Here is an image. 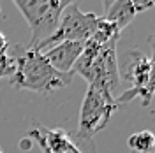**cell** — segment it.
<instances>
[{"instance_id": "obj_12", "label": "cell", "mask_w": 155, "mask_h": 153, "mask_svg": "<svg viewBox=\"0 0 155 153\" xmlns=\"http://www.w3.org/2000/svg\"><path fill=\"white\" fill-rule=\"evenodd\" d=\"M7 46H9V42H7V39H5V35L0 32V53H4L5 49H7Z\"/></svg>"}, {"instance_id": "obj_3", "label": "cell", "mask_w": 155, "mask_h": 153, "mask_svg": "<svg viewBox=\"0 0 155 153\" xmlns=\"http://www.w3.org/2000/svg\"><path fill=\"white\" fill-rule=\"evenodd\" d=\"M99 19H101V16H97L95 12H83L78 7V4L71 2L62 11L57 30L46 41L39 42L34 48V51L44 53L60 42H87L95 34Z\"/></svg>"}, {"instance_id": "obj_6", "label": "cell", "mask_w": 155, "mask_h": 153, "mask_svg": "<svg viewBox=\"0 0 155 153\" xmlns=\"http://www.w3.org/2000/svg\"><path fill=\"white\" fill-rule=\"evenodd\" d=\"M122 76L130 83V90L124 92L120 97H115L116 106L132 100L134 97L143 99V106H148L153 97V65L152 58L139 53L130 51L125 55V65L122 69Z\"/></svg>"}, {"instance_id": "obj_10", "label": "cell", "mask_w": 155, "mask_h": 153, "mask_svg": "<svg viewBox=\"0 0 155 153\" xmlns=\"http://www.w3.org/2000/svg\"><path fill=\"white\" fill-rule=\"evenodd\" d=\"M127 148L130 153H153L155 150V135L150 130L134 132L127 139Z\"/></svg>"}, {"instance_id": "obj_5", "label": "cell", "mask_w": 155, "mask_h": 153, "mask_svg": "<svg viewBox=\"0 0 155 153\" xmlns=\"http://www.w3.org/2000/svg\"><path fill=\"white\" fill-rule=\"evenodd\" d=\"M116 109L115 95L106 90L88 85V90L79 109L78 118V135L81 139H90L99 134L111 120Z\"/></svg>"}, {"instance_id": "obj_8", "label": "cell", "mask_w": 155, "mask_h": 153, "mask_svg": "<svg viewBox=\"0 0 155 153\" xmlns=\"http://www.w3.org/2000/svg\"><path fill=\"white\" fill-rule=\"evenodd\" d=\"M153 2H137V0H111V2H104V16L102 18L113 23L118 32L122 34V30L127 28V25L136 18V14L143 12L146 9H152Z\"/></svg>"}, {"instance_id": "obj_11", "label": "cell", "mask_w": 155, "mask_h": 153, "mask_svg": "<svg viewBox=\"0 0 155 153\" xmlns=\"http://www.w3.org/2000/svg\"><path fill=\"white\" fill-rule=\"evenodd\" d=\"M14 72V60L11 58L7 49L4 53H0V79L2 77H11Z\"/></svg>"}, {"instance_id": "obj_13", "label": "cell", "mask_w": 155, "mask_h": 153, "mask_svg": "<svg viewBox=\"0 0 155 153\" xmlns=\"http://www.w3.org/2000/svg\"><path fill=\"white\" fill-rule=\"evenodd\" d=\"M0 153H2V148H0Z\"/></svg>"}, {"instance_id": "obj_14", "label": "cell", "mask_w": 155, "mask_h": 153, "mask_svg": "<svg viewBox=\"0 0 155 153\" xmlns=\"http://www.w3.org/2000/svg\"><path fill=\"white\" fill-rule=\"evenodd\" d=\"M0 12H2V9H0Z\"/></svg>"}, {"instance_id": "obj_4", "label": "cell", "mask_w": 155, "mask_h": 153, "mask_svg": "<svg viewBox=\"0 0 155 153\" xmlns=\"http://www.w3.org/2000/svg\"><path fill=\"white\" fill-rule=\"evenodd\" d=\"M69 4V0H14V5L32 30L28 49H34L57 30L62 11Z\"/></svg>"}, {"instance_id": "obj_7", "label": "cell", "mask_w": 155, "mask_h": 153, "mask_svg": "<svg viewBox=\"0 0 155 153\" xmlns=\"http://www.w3.org/2000/svg\"><path fill=\"white\" fill-rule=\"evenodd\" d=\"M28 137H32L39 144L42 153H83L62 129H49L37 125L28 132Z\"/></svg>"}, {"instance_id": "obj_9", "label": "cell", "mask_w": 155, "mask_h": 153, "mask_svg": "<svg viewBox=\"0 0 155 153\" xmlns=\"http://www.w3.org/2000/svg\"><path fill=\"white\" fill-rule=\"evenodd\" d=\"M85 42H60L57 46L49 48L48 51L42 53L51 67L62 72V74H71V70L78 62L79 55L83 53Z\"/></svg>"}, {"instance_id": "obj_2", "label": "cell", "mask_w": 155, "mask_h": 153, "mask_svg": "<svg viewBox=\"0 0 155 153\" xmlns=\"http://www.w3.org/2000/svg\"><path fill=\"white\" fill-rule=\"evenodd\" d=\"M71 74L72 76L79 74L88 81V85L106 90L109 93H115L120 81L118 60H116V41L101 46L92 39H88L85 42L83 53L74 63Z\"/></svg>"}, {"instance_id": "obj_1", "label": "cell", "mask_w": 155, "mask_h": 153, "mask_svg": "<svg viewBox=\"0 0 155 153\" xmlns=\"http://www.w3.org/2000/svg\"><path fill=\"white\" fill-rule=\"evenodd\" d=\"M7 53L14 60L11 85L16 90H28L41 95H48L51 92L69 86L72 81V74H62L55 70L39 51L23 48L19 44H9Z\"/></svg>"}]
</instances>
